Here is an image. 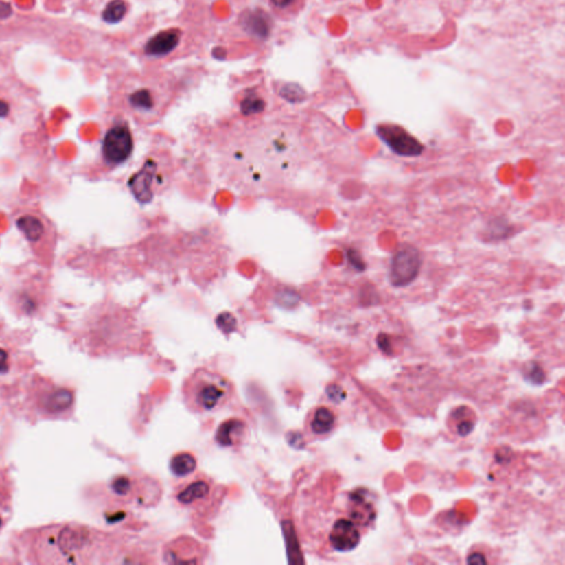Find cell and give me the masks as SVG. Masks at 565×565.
<instances>
[{"label":"cell","instance_id":"cell-1","mask_svg":"<svg viewBox=\"0 0 565 565\" xmlns=\"http://www.w3.org/2000/svg\"><path fill=\"white\" fill-rule=\"evenodd\" d=\"M292 152L290 125H263L234 143L228 163L239 185L263 189L292 177Z\"/></svg>","mask_w":565,"mask_h":565},{"label":"cell","instance_id":"cell-2","mask_svg":"<svg viewBox=\"0 0 565 565\" xmlns=\"http://www.w3.org/2000/svg\"><path fill=\"white\" fill-rule=\"evenodd\" d=\"M233 393L234 387L230 379L207 368L196 369L181 387L183 404L198 415H208L222 410Z\"/></svg>","mask_w":565,"mask_h":565},{"label":"cell","instance_id":"cell-3","mask_svg":"<svg viewBox=\"0 0 565 565\" xmlns=\"http://www.w3.org/2000/svg\"><path fill=\"white\" fill-rule=\"evenodd\" d=\"M94 539L93 533L82 527L45 528L37 534V555L45 563H81Z\"/></svg>","mask_w":565,"mask_h":565},{"label":"cell","instance_id":"cell-4","mask_svg":"<svg viewBox=\"0 0 565 565\" xmlns=\"http://www.w3.org/2000/svg\"><path fill=\"white\" fill-rule=\"evenodd\" d=\"M170 100V93L161 82L135 80L123 92V104L127 112L143 123L161 117Z\"/></svg>","mask_w":565,"mask_h":565},{"label":"cell","instance_id":"cell-5","mask_svg":"<svg viewBox=\"0 0 565 565\" xmlns=\"http://www.w3.org/2000/svg\"><path fill=\"white\" fill-rule=\"evenodd\" d=\"M176 503L185 509L198 514H209L217 509L222 492L214 479L205 474H196L181 481L174 490Z\"/></svg>","mask_w":565,"mask_h":565},{"label":"cell","instance_id":"cell-6","mask_svg":"<svg viewBox=\"0 0 565 565\" xmlns=\"http://www.w3.org/2000/svg\"><path fill=\"white\" fill-rule=\"evenodd\" d=\"M14 224L40 259L50 261L56 245V230L48 218L38 210L27 209L14 217Z\"/></svg>","mask_w":565,"mask_h":565},{"label":"cell","instance_id":"cell-7","mask_svg":"<svg viewBox=\"0 0 565 565\" xmlns=\"http://www.w3.org/2000/svg\"><path fill=\"white\" fill-rule=\"evenodd\" d=\"M423 265L422 254L412 244L400 246L390 263L389 279L394 287H405L412 284L419 276Z\"/></svg>","mask_w":565,"mask_h":565},{"label":"cell","instance_id":"cell-8","mask_svg":"<svg viewBox=\"0 0 565 565\" xmlns=\"http://www.w3.org/2000/svg\"><path fill=\"white\" fill-rule=\"evenodd\" d=\"M376 132L389 150L400 157H419L424 152L422 143L400 125L380 124L376 128Z\"/></svg>","mask_w":565,"mask_h":565},{"label":"cell","instance_id":"cell-9","mask_svg":"<svg viewBox=\"0 0 565 565\" xmlns=\"http://www.w3.org/2000/svg\"><path fill=\"white\" fill-rule=\"evenodd\" d=\"M132 148V135L128 127L115 125L105 134L102 143V155L110 165L124 163L130 155Z\"/></svg>","mask_w":565,"mask_h":565},{"label":"cell","instance_id":"cell-10","mask_svg":"<svg viewBox=\"0 0 565 565\" xmlns=\"http://www.w3.org/2000/svg\"><path fill=\"white\" fill-rule=\"evenodd\" d=\"M201 546L192 538H178L165 549V557L168 563H203L200 557L205 551Z\"/></svg>","mask_w":565,"mask_h":565},{"label":"cell","instance_id":"cell-11","mask_svg":"<svg viewBox=\"0 0 565 565\" xmlns=\"http://www.w3.org/2000/svg\"><path fill=\"white\" fill-rule=\"evenodd\" d=\"M73 400L69 389H45L38 397V408L47 415H60L70 410Z\"/></svg>","mask_w":565,"mask_h":565},{"label":"cell","instance_id":"cell-12","mask_svg":"<svg viewBox=\"0 0 565 565\" xmlns=\"http://www.w3.org/2000/svg\"><path fill=\"white\" fill-rule=\"evenodd\" d=\"M330 541L336 551H351L360 543V532L352 521L339 519L332 526Z\"/></svg>","mask_w":565,"mask_h":565},{"label":"cell","instance_id":"cell-13","mask_svg":"<svg viewBox=\"0 0 565 565\" xmlns=\"http://www.w3.org/2000/svg\"><path fill=\"white\" fill-rule=\"evenodd\" d=\"M181 32L178 29H168L150 38L145 45V54L154 58H161L172 54L181 43Z\"/></svg>","mask_w":565,"mask_h":565},{"label":"cell","instance_id":"cell-14","mask_svg":"<svg viewBox=\"0 0 565 565\" xmlns=\"http://www.w3.org/2000/svg\"><path fill=\"white\" fill-rule=\"evenodd\" d=\"M248 435V426L242 419H227L220 425L216 434V441L222 448H234L242 444Z\"/></svg>","mask_w":565,"mask_h":565},{"label":"cell","instance_id":"cell-15","mask_svg":"<svg viewBox=\"0 0 565 565\" xmlns=\"http://www.w3.org/2000/svg\"><path fill=\"white\" fill-rule=\"evenodd\" d=\"M36 287L34 283H25L18 287L14 294V304L27 315L36 314L41 305V290H36Z\"/></svg>","mask_w":565,"mask_h":565},{"label":"cell","instance_id":"cell-16","mask_svg":"<svg viewBox=\"0 0 565 565\" xmlns=\"http://www.w3.org/2000/svg\"><path fill=\"white\" fill-rule=\"evenodd\" d=\"M243 28L257 39H266L270 32V19L262 10H252L243 17Z\"/></svg>","mask_w":565,"mask_h":565},{"label":"cell","instance_id":"cell-17","mask_svg":"<svg viewBox=\"0 0 565 565\" xmlns=\"http://www.w3.org/2000/svg\"><path fill=\"white\" fill-rule=\"evenodd\" d=\"M336 416L330 408L321 406L314 411L310 421V428L315 435H326L335 426Z\"/></svg>","mask_w":565,"mask_h":565},{"label":"cell","instance_id":"cell-18","mask_svg":"<svg viewBox=\"0 0 565 565\" xmlns=\"http://www.w3.org/2000/svg\"><path fill=\"white\" fill-rule=\"evenodd\" d=\"M512 231V225L507 221L506 218L496 217L487 223L484 233L485 240L487 242L503 241L511 235Z\"/></svg>","mask_w":565,"mask_h":565},{"label":"cell","instance_id":"cell-19","mask_svg":"<svg viewBox=\"0 0 565 565\" xmlns=\"http://www.w3.org/2000/svg\"><path fill=\"white\" fill-rule=\"evenodd\" d=\"M172 474L177 477H188L197 468V459L192 453H178L172 456L169 463Z\"/></svg>","mask_w":565,"mask_h":565},{"label":"cell","instance_id":"cell-20","mask_svg":"<svg viewBox=\"0 0 565 565\" xmlns=\"http://www.w3.org/2000/svg\"><path fill=\"white\" fill-rule=\"evenodd\" d=\"M127 12V5L124 0H112L107 3L105 7L104 12H103V19L107 23H118Z\"/></svg>","mask_w":565,"mask_h":565},{"label":"cell","instance_id":"cell-21","mask_svg":"<svg viewBox=\"0 0 565 565\" xmlns=\"http://www.w3.org/2000/svg\"><path fill=\"white\" fill-rule=\"evenodd\" d=\"M264 106V101L255 93H250L245 96L241 103V110L244 114H255V113L262 112Z\"/></svg>","mask_w":565,"mask_h":565},{"label":"cell","instance_id":"cell-22","mask_svg":"<svg viewBox=\"0 0 565 565\" xmlns=\"http://www.w3.org/2000/svg\"><path fill=\"white\" fill-rule=\"evenodd\" d=\"M346 255L349 264L354 267V270L361 273V272H365L367 270V263L362 259V255L359 253V251L356 250V249H348Z\"/></svg>","mask_w":565,"mask_h":565},{"label":"cell","instance_id":"cell-23","mask_svg":"<svg viewBox=\"0 0 565 565\" xmlns=\"http://www.w3.org/2000/svg\"><path fill=\"white\" fill-rule=\"evenodd\" d=\"M270 3L275 10L287 12L295 8L299 0H270Z\"/></svg>","mask_w":565,"mask_h":565},{"label":"cell","instance_id":"cell-24","mask_svg":"<svg viewBox=\"0 0 565 565\" xmlns=\"http://www.w3.org/2000/svg\"><path fill=\"white\" fill-rule=\"evenodd\" d=\"M472 428H474V424L470 421H464V422H461L457 426V432H459V435L465 436L467 434H470L472 432Z\"/></svg>","mask_w":565,"mask_h":565},{"label":"cell","instance_id":"cell-25","mask_svg":"<svg viewBox=\"0 0 565 565\" xmlns=\"http://www.w3.org/2000/svg\"><path fill=\"white\" fill-rule=\"evenodd\" d=\"M487 562V560L485 559L484 555L481 553H474L472 555L468 557L467 559V563H470V564H485Z\"/></svg>","mask_w":565,"mask_h":565},{"label":"cell","instance_id":"cell-26","mask_svg":"<svg viewBox=\"0 0 565 565\" xmlns=\"http://www.w3.org/2000/svg\"><path fill=\"white\" fill-rule=\"evenodd\" d=\"M10 114V105L5 100L0 99V118H7Z\"/></svg>","mask_w":565,"mask_h":565}]
</instances>
